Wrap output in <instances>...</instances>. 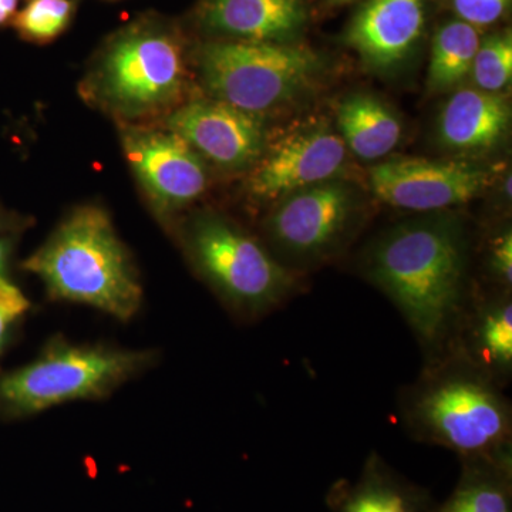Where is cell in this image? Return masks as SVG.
Segmentation results:
<instances>
[{"mask_svg": "<svg viewBox=\"0 0 512 512\" xmlns=\"http://www.w3.org/2000/svg\"><path fill=\"white\" fill-rule=\"evenodd\" d=\"M373 194L400 210L429 212L467 204L491 184V174L466 161L394 158L369 173Z\"/></svg>", "mask_w": 512, "mask_h": 512, "instance_id": "9c48e42d", "label": "cell"}, {"mask_svg": "<svg viewBox=\"0 0 512 512\" xmlns=\"http://www.w3.org/2000/svg\"><path fill=\"white\" fill-rule=\"evenodd\" d=\"M308 19L303 0H204L198 23L215 39L288 43Z\"/></svg>", "mask_w": 512, "mask_h": 512, "instance_id": "4fadbf2b", "label": "cell"}, {"mask_svg": "<svg viewBox=\"0 0 512 512\" xmlns=\"http://www.w3.org/2000/svg\"><path fill=\"white\" fill-rule=\"evenodd\" d=\"M185 43L174 23L148 15L133 20L101 46L82 82L84 100L121 124L147 120L184 104Z\"/></svg>", "mask_w": 512, "mask_h": 512, "instance_id": "7a4b0ae2", "label": "cell"}, {"mask_svg": "<svg viewBox=\"0 0 512 512\" xmlns=\"http://www.w3.org/2000/svg\"><path fill=\"white\" fill-rule=\"evenodd\" d=\"M417 413L430 433L461 451L493 446L508 424L501 400L471 380H451L430 390L420 400Z\"/></svg>", "mask_w": 512, "mask_h": 512, "instance_id": "8fae6325", "label": "cell"}, {"mask_svg": "<svg viewBox=\"0 0 512 512\" xmlns=\"http://www.w3.org/2000/svg\"><path fill=\"white\" fill-rule=\"evenodd\" d=\"M30 303L18 286L5 281L0 284V356L8 345L13 330L29 312Z\"/></svg>", "mask_w": 512, "mask_h": 512, "instance_id": "7402d4cb", "label": "cell"}, {"mask_svg": "<svg viewBox=\"0 0 512 512\" xmlns=\"http://www.w3.org/2000/svg\"><path fill=\"white\" fill-rule=\"evenodd\" d=\"M463 272L458 229L439 220L399 225L377 244L370 262L373 279L426 342L446 329L460 299Z\"/></svg>", "mask_w": 512, "mask_h": 512, "instance_id": "3957f363", "label": "cell"}, {"mask_svg": "<svg viewBox=\"0 0 512 512\" xmlns=\"http://www.w3.org/2000/svg\"><path fill=\"white\" fill-rule=\"evenodd\" d=\"M13 228H16V224L13 222L12 218L0 211V235L5 234V232Z\"/></svg>", "mask_w": 512, "mask_h": 512, "instance_id": "83f0119b", "label": "cell"}, {"mask_svg": "<svg viewBox=\"0 0 512 512\" xmlns=\"http://www.w3.org/2000/svg\"><path fill=\"white\" fill-rule=\"evenodd\" d=\"M210 99L262 116L301 96L320 72L319 56L295 43L214 39L197 52Z\"/></svg>", "mask_w": 512, "mask_h": 512, "instance_id": "5b68a950", "label": "cell"}, {"mask_svg": "<svg viewBox=\"0 0 512 512\" xmlns=\"http://www.w3.org/2000/svg\"><path fill=\"white\" fill-rule=\"evenodd\" d=\"M22 268L42 281L53 301L87 305L123 322L143 303L136 264L99 205L74 208Z\"/></svg>", "mask_w": 512, "mask_h": 512, "instance_id": "6da1fadb", "label": "cell"}, {"mask_svg": "<svg viewBox=\"0 0 512 512\" xmlns=\"http://www.w3.org/2000/svg\"><path fill=\"white\" fill-rule=\"evenodd\" d=\"M165 128L184 138L202 160L227 171L251 170L268 144L262 116L214 99L185 101L171 111Z\"/></svg>", "mask_w": 512, "mask_h": 512, "instance_id": "30bf717a", "label": "cell"}, {"mask_svg": "<svg viewBox=\"0 0 512 512\" xmlns=\"http://www.w3.org/2000/svg\"><path fill=\"white\" fill-rule=\"evenodd\" d=\"M20 0H0V28L9 25L19 10Z\"/></svg>", "mask_w": 512, "mask_h": 512, "instance_id": "4316f807", "label": "cell"}, {"mask_svg": "<svg viewBox=\"0 0 512 512\" xmlns=\"http://www.w3.org/2000/svg\"><path fill=\"white\" fill-rule=\"evenodd\" d=\"M470 76L477 89L501 93L512 79V36L493 33L480 40Z\"/></svg>", "mask_w": 512, "mask_h": 512, "instance_id": "d6986e66", "label": "cell"}, {"mask_svg": "<svg viewBox=\"0 0 512 512\" xmlns=\"http://www.w3.org/2000/svg\"><path fill=\"white\" fill-rule=\"evenodd\" d=\"M458 19L476 29L488 28L503 18L510 0H450Z\"/></svg>", "mask_w": 512, "mask_h": 512, "instance_id": "cb8c5ba5", "label": "cell"}, {"mask_svg": "<svg viewBox=\"0 0 512 512\" xmlns=\"http://www.w3.org/2000/svg\"><path fill=\"white\" fill-rule=\"evenodd\" d=\"M495 274L500 276L505 284L510 285L512 281V235L511 232H504L501 237L495 239L493 255H491Z\"/></svg>", "mask_w": 512, "mask_h": 512, "instance_id": "d4e9b609", "label": "cell"}, {"mask_svg": "<svg viewBox=\"0 0 512 512\" xmlns=\"http://www.w3.org/2000/svg\"><path fill=\"white\" fill-rule=\"evenodd\" d=\"M79 0H28L12 20L23 40L36 45L55 42L72 25Z\"/></svg>", "mask_w": 512, "mask_h": 512, "instance_id": "ac0fdd59", "label": "cell"}, {"mask_svg": "<svg viewBox=\"0 0 512 512\" xmlns=\"http://www.w3.org/2000/svg\"><path fill=\"white\" fill-rule=\"evenodd\" d=\"M329 2H332V3H348V2H352V0H329Z\"/></svg>", "mask_w": 512, "mask_h": 512, "instance_id": "f1b7e54d", "label": "cell"}, {"mask_svg": "<svg viewBox=\"0 0 512 512\" xmlns=\"http://www.w3.org/2000/svg\"><path fill=\"white\" fill-rule=\"evenodd\" d=\"M481 342L488 359L501 366H510L512 360V309L504 303L490 313L481 329Z\"/></svg>", "mask_w": 512, "mask_h": 512, "instance_id": "ffe728a7", "label": "cell"}, {"mask_svg": "<svg viewBox=\"0 0 512 512\" xmlns=\"http://www.w3.org/2000/svg\"><path fill=\"white\" fill-rule=\"evenodd\" d=\"M345 512H410L402 494L386 485L372 484L350 500Z\"/></svg>", "mask_w": 512, "mask_h": 512, "instance_id": "603a6c76", "label": "cell"}, {"mask_svg": "<svg viewBox=\"0 0 512 512\" xmlns=\"http://www.w3.org/2000/svg\"><path fill=\"white\" fill-rule=\"evenodd\" d=\"M13 249V238L8 235H0V284L8 281L6 269H8L10 254Z\"/></svg>", "mask_w": 512, "mask_h": 512, "instance_id": "484cf974", "label": "cell"}, {"mask_svg": "<svg viewBox=\"0 0 512 512\" xmlns=\"http://www.w3.org/2000/svg\"><path fill=\"white\" fill-rule=\"evenodd\" d=\"M338 127L346 148L360 160L389 156L403 136L396 114L372 94L355 93L338 107Z\"/></svg>", "mask_w": 512, "mask_h": 512, "instance_id": "2e32d148", "label": "cell"}, {"mask_svg": "<svg viewBox=\"0 0 512 512\" xmlns=\"http://www.w3.org/2000/svg\"><path fill=\"white\" fill-rule=\"evenodd\" d=\"M353 208L348 185L335 180L312 185L282 198L269 218V234L291 254H322L342 237Z\"/></svg>", "mask_w": 512, "mask_h": 512, "instance_id": "7c38bea8", "label": "cell"}, {"mask_svg": "<svg viewBox=\"0 0 512 512\" xmlns=\"http://www.w3.org/2000/svg\"><path fill=\"white\" fill-rule=\"evenodd\" d=\"M181 239L198 274L239 312L266 311L291 285L288 272L254 237L217 212L195 214Z\"/></svg>", "mask_w": 512, "mask_h": 512, "instance_id": "8992f818", "label": "cell"}, {"mask_svg": "<svg viewBox=\"0 0 512 512\" xmlns=\"http://www.w3.org/2000/svg\"><path fill=\"white\" fill-rule=\"evenodd\" d=\"M443 512H510V504L494 485L474 484L457 493Z\"/></svg>", "mask_w": 512, "mask_h": 512, "instance_id": "44dd1931", "label": "cell"}, {"mask_svg": "<svg viewBox=\"0 0 512 512\" xmlns=\"http://www.w3.org/2000/svg\"><path fill=\"white\" fill-rule=\"evenodd\" d=\"M421 0H369L356 13L346 43L376 69L402 62L423 32Z\"/></svg>", "mask_w": 512, "mask_h": 512, "instance_id": "5bb4252c", "label": "cell"}, {"mask_svg": "<svg viewBox=\"0 0 512 512\" xmlns=\"http://www.w3.org/2000/svg\"><path fill=\"white\" fill-rule=\"evenodd\" d=\"M480 40L478 29L460 19L437 29L427 72L431 93H447L464 83L470 76Z\"/></svg>", "mask_w": 512, "mask_h": 512, "instance_id": "e0dca14e", "label": "cell"}, {"mask_svg": "<svg viewBox=\"0 0 512 512\" xmlns=\"http://www.w3.org/2000/svg\"><path fill=\"white\" fill-rule=\"evenodd\" d=\"M120 137L124 157L161 220L204 195L207 165L174 131L126 124Z\"/></svg>", "mask_w": 512, "mask_h": 512, "instance_id": "52a82bcc", "label": "cell"}, {"mask_svg": "<svg viewBox=\"0 0 512 512\" xmlns=\"http://www.w3.org/2000/svg\"><path fill=\"white\" fill-rule=\"evenodd\" d=\"M510 123V103L504 94L460 89L444 104L437 134L454 153L484 154L500 146Z\"/></svg>", "mask_w": 512, "mask_h": 512, "instance_id": "9a60e30c", "label": "cell"}, {"mask_svg": "<svg viewBox=\"0 0 512 512\" xmlns=\"http://www.w3.org/2000/svg\"><path fill=\"white\" fill-rule=\"evenodd\" d=\"M156 350L74 343L56 336L28 365L0 376V414L22 419L111 396L156 365Z\"/></svg>", "mask_w": 512, "mask_h": 512, "instance_id": "277c9868", "label": "cell"}, {"mask_svg": "<svg viewBox=\"0 0 512 512\" xmlns=\"http://www.w3.org/2000/svg\"><path fill=\"white\" fill-rule=\"evenodd\" d=\"M348 148L326 123L293 128L266 144L249 170L247 188L258 200L281 201L293 192L333 180L345 167Z\"/></svg>", "mask_w": 512, "mask_h": 512, "instance_id": "ba28073f", "label": "cell"}]
</instances>
